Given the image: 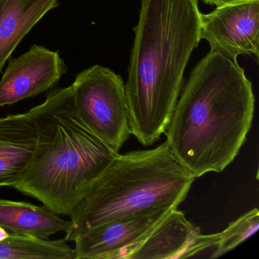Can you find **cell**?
Listing matches in <instances>:
<instances>
[{
	"label": "cell",
	"mask_w": 259,
	"mask_h": 259,
	"mask_svg": "<svg viewBox=\"0 0 259 259\" xmlns=\"http://www.w3.org/2000/svg\"><path fill=\"white\" fill-rule=\"evenodd\" d=\"M180 95L164 133L171 153L195 178L222 172L251 128L252 84L237 60L210 51L191 72Z\"/></svg>",
	"instance_id": "cell-1"
},
{
	"label": "cell",
	"mask_w": 259,
	"mask_h": 259,
	"mask_svg": "<svg viewBox=\"0 0 259 259\" xmlns=\"http://www.w3.org/2000/svg\"><path fill=\"white\" fill-rule=\"evenodd\" d=\"M201 28L198 0H142L125 85L130 132L143 146L170 122Z\"/></svg>",
	"instance_id": "cell-2"
},
{
	"label": "cell",
	"mask_w": 259,
	"mask_h": 259,
	"mask_svg": "<svg viewBox=\"0 0 259 259\" xmlns=\"http://www.w3.org/2000/svg\"><path fill=\"white\" fill-rule=\"evenodd\" d=\"M30 110L37 126V146L13 188L57 214L71 217L119 153L83 122L71 86L54 89L43 104Z\"/></svg>",
	"instance_id": "cell-3"
},
{
	"label": "cell",
	"mask_w": 259,
	"mask_h": 259,
	"mask_svg": "<svg viewBox=\"0 0 259 259\" xmlns=\"http://www.w3.org/2000/svg\"><path fill=\"white\" fill-rule=\"evenodd\" d=\"M166 142L151 150L119 154L100 176L71 215L65 240L108 221L138 212L172 210L195 181Z\"/></svg>",
	"instance_id": "cell-4"
},
{
	"label": "cell",
	"mask_w": 259,
	"mask_h": 259,
	"mask_svg": "<svg viewBox=\"0 0 259 259\" xmlns=\"http://www.w3.org/2000/svg\"><path fill=\"white\" fill-rule=\"evenodd\" d=\"M77 112L87 126L119 152L131 136L125 85L120 75L95 65L71 85Z\"/></svg>",
	"instance_id": "cell-5"
},
{
	"label": "cell",
	"mask_w": 259,
	"mask_h": 259,
	"mask_svg": "<svg viewBox=\"0 0 259 259\" xmlns=\"http://www.w3.org/2000/svg\"><path fill=\"white\" fill-rule=\"evenodd\" d=\"M201 37L210 51L233 60L259 56V0H228L211 13L201 14Z\"/></svg>",
	"instance_id": "cell-6"
},
{
	"label": "cell",
	"mask_w": 259,
	"mask_h": 259,
	"mask_svg": "<svg viewBox=\"0 0 259 259\" xmlns=\"http://www.w3.org/2000/svg\"><path fill=\"white\" fill-rule=\"evenodd\" d=\"M169 210L138 212L88 230L74 239L75 259H123Z\"/></svg>",
	"instance_id": "cell-7"
},
{
	"label": "cell",
	"mask_w": 259,
	"mask_h": 259,
	"mask_svg": "<svg viewBox=\"0 0 259 259\" xmlns=\"http://www.w3.org/2000/svg\"><path fill=\"white\" fill-rule=\"evenodd\" d=\"M67 69L58 53L34 45L28 52L9 61L0 81V107L50 90Z\"/></svg>",
	"instance_id": "cell-8"
},
{
	"label": "cell",
	"mask_w": 259,
	"mask_h": 259,
	"mask_svg": "<svg viewBox=\"0 0 259 259\" xmlns=\"http://www.w3.org/2000/svg\"><path fill=\"white\" fill-rule=\"evenodd\" d=\"M37 130L31 110L0 118V188L13 187L34 156Z\"/></svg>",
	"instance_id": "cell-9"
},
{
	"label": "cell",
	"mask_w": 259,
	"mask_h": 259,
	"mask_svg": "<svg viewBox=\"0 0 259 259\" xmlns=\"http://www.w3.org/2000/svg\"><path fill=\"white\" fill-rule=\"evenodd\" d=\"M198 233L199 227L188 221L184 212L172 209L123 259H180Z\"/></svg>",
	"instance_id": "cell-10"
},
{
	"label": "cell",
	"mask_w": 259,
	"mask_h": 259,
	"mask_svg": "<svg viewBox=\"0 0 259 259\" xmlns=\"http://www.w3.org/2000/svg\"><path fill=\"white\" fill-rule=\"evenodd\" d=\"M59 0H0V72L18 45Z\"/></svg>",
	"instance_id": "cell-11"
},
{
	"label": "cell",
	"mask_w": 259,
	"mask_h": 259,
	"mask_svg": "<svg viewBox=\"0 0 259 259\" xmlns=\"http://www.w3.org/2000/svg\"><path fill=\"white\" fill-rule=\"evenodd\" d=\"M0 227L14 234L49 239L59 232L67 233L71 222L45 205L0 199Z\"/></svg>",
	"instance_id": "cell-12"
},
{
	"label": "cell",
	"mask_w": 259,
	"mask_h": 259,
	"mask_svg": "<svg viewBox=\"0 0 259 259\" xmlns=\"http://www.w3.org/2000/svg\"><path fill=\"white\" fill-rule=\"evenodd\" d=\"M0 259H75L65 239L50 241L10 233L0 241Z\"/></svg>",
	"instance_id": "cell-13"
},
{
	"label": "cell",
	"mask_w": 259,
	"mask_h": 259,
	"mask_svg": "<svg viewBox=\"0 0 259 259\" xmlns=\"http://www.w3.org/2000/svg\"><path fill=\"white\" fill-rule=\"evenodd\" d=\"M259 210L257 207L242 215L221 232L218 257L234 249L258 230Z\"/></svg>",
	"instance_id": "cell-14"
},
{
	"label": "cell",
	"mask_w": 259,
	"mask_h": 259,
	"mask_svg": "<svg viewBox=\"0 0 259 259\" xmlns=\"http://www.w3.org/2000/svg\"><path fill=\"white\" fill-rule=\"evenodd\" d=\"M221 233L201 235L198 233L194 237L186 251L183 252L180 259L190 257H207L217 258L218 257Z\"/></svg>",
	"instance_id": "cell-15"
},
{
	"label": "cell",
	"mask_w": 259,
	"mask_h": 259,
	"mask_svg": "<svg viewBox=\"0 0 259 259\" xmlns=\"http://www.w3.org/2000/svg\"><path fill=\"white\" fill-rule=\"evenodd\" d=\"M201 1L204 3V4H208V5L216 6V7H218V6L227 2L228 0H201Z\"/></svg>",
	"instance_id": "cell-16"
},
{
	"label": "cell",
	"mask_w": 259,
	"mask_h": 259,
	"mask_svg": "<svg viewBox=\"0 0 259 259\" xmlns=\"http://www.w3.org/2000/svg\"><path fill=\"white\" fill-rule=\"evenodd\" d=\"M10 236V233L7 232V230L3 228L2 227H0V241L4 240V239L8 238V236Z\"/></svg>",
	"instance_id": "cell-17"
}]
</instances>
